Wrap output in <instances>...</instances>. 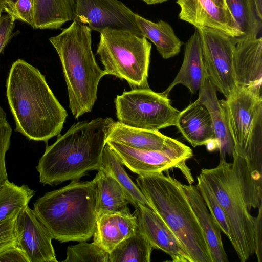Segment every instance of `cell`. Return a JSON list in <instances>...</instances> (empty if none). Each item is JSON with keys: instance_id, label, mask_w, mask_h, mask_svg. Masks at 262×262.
Returning <instances> with one entry per match:
<instances>
[{"instance_id": "6da1fadb", "label": "cell", "mask_w": 262, "mask_h": 262, "mask_svg": "<svg viewBox=\"0 0 262 262\" xmlns=\"http://www.w3.org/2000/svg\"><path fill=\"white\" fill-rule=\"evenodd\" d=\"M6 88L16 132L29 140L45 142L60 135L67 112L37 68L17 59L11 65Z\"/></svg>"}, {"instance_id": "7a4b0ae2", "label": "cell", "mask_w": 262, "mask_h": 262, "mask_svg": "<svg viewBox=\"0 0 262 262\" xmlns=\"http://www.w3.org/2000/svg\"><path fill=\"white\" fill-rule=\"evenodd\" d=\"M232 163L220 160L201 174L210 185L222 206L231 231V243L240 260L245 262L255 253V217L252 208L262 205V187L253 179L246 159L235 150Z\"/></svg>"}, {"instance_id": "3957f363", "label": "cell", "mask_w": 262, "mask_h": 262, "mask_svg": "<svg viewBox=\"0 0 262 262\" xmlns=\"http://www.w3.org/2000/svg\"><path fill=\"white\" fill-rule=\"evenodd\" d=\"M114 121L98 117L73 124L52 145H47L36 169L43 185L78 180L98 170L102 151Z\"/></svg>"}, {"instance_id": "277c9868", "label": "cell", "mask_w": 262, "mask_h": 262, "mask_svg": "<svg viewBox=\"0 0 262 262\" xmlns=\"http://www.w3.org/2000/svg\"><path fill=\"white\" fill-rule=\"evenodd\" d=\"M96 182L73 180L34 203L37 219L60 243L82 242L93 235L97 220Z\"/></svg>"}, {"instance_id": "5b68a950", "label": "cell", "mask_w": 262, "mask_h": 262, "mask_svg": "<svg viewBox=\"0 0 262 262\" xmlns=\"http://www.w3.org/2000/svg\"><path fill=\"white\" fill-rule=\"evenodd\" d=\"M91 32L86 25L73 20L60 34L49 38L61 63L69 108L75 119L92 111L99 82L107 75L95 60Z\"/></svg>"}, {"instance_id": "8992f818", "label": "cell", "mask_w": 262, "mask_h": 262, "mask_svg": "<svg viewBox=\"0 0 262 262\" xmlns=\"http://www.w3.org/2000/svg\"><path fill=\"white\" fill-rule=\"evenodd\" d=\"M137 185L156 212L170 228L192 262H212L198 220L181 186L169 173L139 176Z\"/></svg>"}, {"instance_id": "52a82bcc", "label": "cell", "mask_w": 262, "mask_h": 262, "mask_svg": "<svg viewBox=\"0 0 262 262\" xmlns=\"http://www.w3.org/2000/svg\"><path fill=\"white\" fill-rule=\"evenodd\" d=\"M234 150L246 160L252 177L262 185V96L237 87L220 100Z\"/></svg>"}, {"instance_id": "ba28073f", "label": "cell", "mask_w": 262, "mask_h": 262, "mask_svg": "<svg viewBox=\"0 0 262 262\" xmlns=\"http://www.w3.org/2000/svg\"><path fill=\"white\" fill-rule=\"evenodd\" d=\"M97 54L107 75L126 80L134 88H149L151 44L132 32L106 29L100 32Z\"/></svg>"}, {"instance_id": "9c48e42d", "label": "cell", "mask_w": 262, "mask_h": 262, "mask_svg": "<svg viewBox=\"0 0 262 262\" xmlns=\"http://www.w3.org/2000/svg\"><path fill=\"white\" fill-rule=\"evenodd\" d=\"M114 102L121 123L152 131L175 126L180 113L171 105L168 96L149 88L124 91L117 95Z\"/></svg>"}, {"instance_id": "30bf717a", "label": "cell", "mask_w": 262, "mask_h": 262, "mask_svg": "<svg viewBox=\"0 0 262 262\" xmlns=\"http://www.w3.org/2000/svg\"><path fill=\"white\" fill-rule=\"evenodd\" d=\"M196 29L208 79L227 98L237 88L233 67L234 38L214 29L199 27Z\"/></svg>"}, {"instance_id": "8fae6325", "label": "cell", "mask_w": 262, "mask_h": 262, "mask_svg": "<svg viewBox=\"0 0 262 262\" xmlns=\"http://www.w3.org/2000/svg\"><path fill=\"white\" fill-rule=\"evenodd\" d=\"M124 165L139 176L163 172L175 168L180 169L191 184L194 179L186 161L193 156L191 149L183 148L167 150L136 148L120 143L106 141Z\"/></svg>"}, {"instance_id": "7c38bea8", "label": "cell", "mask_w": 262, "mask_h": 262, "mask_svg": "<svg viewBox=\"0 0 262 262\" xmlns=\"http://www.w3.org/2000/svg\"><path fill=\"white\" fill-rule=\"evenodd\" d=\"M75 4L74 20L91 31L122 30L143 36L136 24V14L119 0H75Z\"/></svg>"}, {"instance_id": "4fadbf2b", "label": "cell", "mask_w": 262, "mask_h": 262, "mask_svg": "<svg viewBox=\"0 0 262 262\" xmlns=\"http://www.w3.org/2000/svg\"><path fill=\"white\" fill-rule=\"evenodd\" d=\"M17 246L30 262H57L49 230L29 206L20 211L16 221Z\"/></svg>"}, {"instance_id": "5bb4252c", "label": "cell", "mask_w": 262, "mask_h": 262, "mask_svg": "<svg viewBox=\"0 0 262 262\" xmlns=\"http://www.w3.org/2000/svg\"><path fill=\"white\" fill-rule=\"evenodd\" d=\"M180 7L179 18L196 28L217 30L234 38L242 37L228 8L219 6L212 0H177Z\"/></svg>"}, {"instance_id": "9a60e30c", "label": "cell", "mask_w": 262, "mask_h": 262, "mask_svg": "<svg viewBox=\"0 0 262 262\" xmlns=\"http://www.w3.org/2000/svg\"><path fill=\"white\" fill-rule=\"evenodd\" d=\"M135 208L138 228L153 248L165 252L173 262H192L177 237L156 212L141 204Z\"/></svg>"}, {"instance_id": "2e32d148", "label": "cell", "mask_w": 262, "mask_h": 262, "mask_svg": "<svg viewBox=\"0 0 262 262\" xmlns=\"http://www.w3.org/2000/svg\"><path fill=\"white\" fill-rule=\"evenodd\" d=\"M233 67L237 87L262 96L261 37L234 38Z\"/></svg>"}, {"instance_id": "e0dca14e", "label": "cell", "mask_w": 262, "mask_h": 262, "mask_svg": "<svg viewBox=\"0 0 262 262\" xmlns=\"http://www.w3.org/2000/svg\"><path fill=\"white\" fill-rule=\"evenodd\" d=\"M137 228L136 217L128 207L119 211L101 213L97 214L93 240L109 253Z\"/></svg>"}, {"instance_id": "ac0fdd59", "label": "cell", "mask_w": 262, "mask_h": 262, "mask_svg": "<svg viewBox=\"0 0 262 262\" xmlns=\"http://www.w3.org/2000/svg\"><path fill=\"white\" fill-rule=\"evenodd\" d=\"M180 185L202 229L212 262H228L220 227L208 210L196 186L192 184L185 185L181 183Z\"/></svg>"}, {"instance_id": "d6986e66", "label": "cell", "mask_w": 262, "mask_h": 262, "mask_svg": "<svg viewBox=\"0 0 262 262\" xmlns=\"http://www.w3.org/2000/svg\"><path fill=\"white\" fill-rule=\"evenodd\" d=\"M106 141H112L132 147L151 150H167L183 148L187 145L167 137L159 131H152L128 126L119 121L115 122Z\"/></svg>"}, {"instance_id": "ffe728a7", "label": "cell", "mask_w": 262, "mask_h": 262, "mask_svg": "<svg viewBox=\"0 0 262 262\" xmlns=\"http://www.w3.org/2000/svg\"><path fill=\"white\" fill-rule=\"evenodd\" d=\"M207 79L208 73L203 57L199 34L196 29L186 43L183 61L178 73L162 93L168 96L174 86L181 84L191 94H195Z\"/></svg>"}, {"instance_id": "44dd1931", "label": "cell", "mask_w": 262, "mask_h": 262, "mask_svg": "<svg viewBox=\"0 0 262 262\" xmlns=\"http://www.w3.org/2000/svg\"><path fill=\"white\" fill-rule=\"evenodd\" d=\"M175 126L193 147L215 141L211 116L197 100L180 112Z\"/></svg>"}, {"instance_id": "7402d4cb", "label": "cell", "mask_w": 262, "mask_h": 262, "mask_svg": "<svg viewBox=\"0 0 262 262\" xmlns=\"http://www.w3.org/2000/svg\"><path fill=\"white\" fill-rule=\"evenodd\" d=\"M197 100L206 107L211 116L220 160H226L227 156L232 157L234 152L233 142L224 110L217 97L216 89L209 79L199 90Z\"/></svg>"}, {"instance_id": "603a6c76", "label": "cell", "mask_w": 262, "mask_h": 262, "mask_svg": "<svg viewBox=\"0 0 262 262\" xmlns=\"http://www.w3.org/2000/svg\"><path fill=\"white\" fill-rule=\"evenodd\" d=\"M31 1L33 28L57 29L66 22L74 19L75 0Z\"/></svg>"}, {"instance_id": "cb8c5ba5", "label": "cell", "mask_w": 262, "mask_h": 262, "mask_svg": "<svg viewBox=\"0 0 262 262\" xmlns=\"http://www.w3.org/2000/svg\"><path fill=\"white\" fill-rule=\"evenodd\" d=\"M135 19L142 35L154 43L162 58L168 59L180 52L183 42L168 23L162 20L154 23L137 14Z\"/></svg>"}, {"instance_id": "d4e9b609", "label": "cell", "mask_w": 262, "mask_h": 262, "mask_svg": "<svg viewBox=\"0 0 262 262\" xmlns=\"http://www.w3.org/2000/svg\"><path fill=\"white\" fill-rule=\"evenodd\" d=\"M124 165L118 157L106 142L100 163V169L108 173L118 183L124 191L129 202L135 208L137 204L151 207L138 186L135 184L126 172Z\"/></svg>"}, {"instance_id": "484cf974", "label": "cell", "mask_w": 262, "mask_h": 262, "mask_svg": "<svg viewBox=\"0 0 262 262\" xmlns=\"http://www.w3.org/2000/svg\"><path fill=\"white\" fill-rule=\"evenodd\" d=\"M96 182V212H116L128 208L129 202L121 186L105 170L100 169L95 177Z\"/></svg>"}, {"instance_id": "4316f807", "label": "cell", "mask_w": 262, "mask_h": 262, "mask_svg": "<svg viewBox=\"0 0 262 262\" xmlns=\"http://www.w3.org/2000/svg\"><path fill=\"white\" fill-rule=\"evenodd\" d=\"M153 247L138 228L109 253V262H150Z\"/></svg>"}, {"instance_id": "83f0119b", "label": "cell", "mask_w": 262, "mask_h": 262, "mask_svg": "<svg viewBox=\"0 0 262 262\" xmlns=\"http://www.w3.org/2000/svg\"><path fill=\"white\" fill-rule=\"evenodd\" d=\"M236 26L242 33L240 38L256 37L261 31V20L254 0H225Z\"/></svg>"}, {"instance_id": "f1b7e54d", "label": "cell", "mask_w": 262, "mask_h": 262, "mask_svg": "<svg viewBox=\"0 0 262 262\" xmlns=\"http://www.w3.org/2000/svg\"><path fill=\"white\" fill-rule=\"evenodd\" d=\"M35 191L6 180L0 186V222L28 206Z\"/></svg>"}, {"instance_id": "f546056e", "label": "cell", "mask_w": 262, "mask_h": 262, "mask_svg": "<svg viewBox=\"0 0 262 262\" xmlns=\"http://www.w3.org/2000/svg\"><path fill=\"white\" fill-rule=\"evenodd\" d=\"M196 187L208 210L218 223L221 230L231 241V231L227 216L210 185L200 173L197 177Z\"/></svg>"}, {"instance_id": "4dcf8cb0", "label": "cell", "mask_w": 262, "mask_h": 262, "mask_svg": "<svg viewBox=\"0 0 262 262\" xmlns=\"http://www.w3.org/2000/svg\"><path fill=\"white\" fill-rule=\"evenodd\" d=\"M109 253L98 244L80 242L67 248V262H109Z\"/></svg>"}, {"instance_id": "1f68e13d", "label": "cell", "mask_w": 262, "mask_h": 262, "mask_svg": "<svg viewBox=\"0 0 262 262\" xmlns=\"http://www.w3.org/2000/svg\"><path fill=\"white\" fill-rule=\"evenodd\" d=\"M3 11L15 20H20L32 26L33 12L31 0H4Z\"/></svg>"}, {"instance_id": "d6a6232c", "label": "cell", "mask_w": 262, "mask_h": 262, "mask_svg": "<svg viewBox=\"0 0 262 262\" xmlns=\"http://www.w3.org/2000/svg\"><path fill=\"white\" fill-rule=\"evenodd\" d=\"M12 128L7 119L0 121V186L8 179L5 156L10 145Z\"/></svg>"}, {"instance_id": "836d02e7", "label": "cell", "mask_w": 262, "mask_h": 262, "mask_svg": "<svg viewBox=\"0 0 262 262\" xmlns=\"http://www.w3.org/2000/svg\"><path fill=\"white\" fill-rule=\"evenodd\" d=\"M21 210L15 212L0 222V252L11 247L17 245L15 224Z\"/></svg>"}, {"instance_id": "e575fe53", "label": "cell", "mask_w": 262, "mask_h": 262, "mask_svg": "<svg viewBox=\"0 0 262 262\" xmlns=\"http://www.w3.org/2000/svg\"><path fill=\"white\" fill-rule=\"evenodd\" d=\"M15 20L9 15L0 17V54L12 37Z\"/></svg>"}, {"instance_id": "d590c367", "label": "cell", "mask_w": 262, "mask_h": 262, "mask_svg": "<svg viewBox=\"0 0 262 262\" xmlns=\"http://www.w3.org/2000/svg\"><path fill=\"white\" fill-rule=\"evenodd\" d=\"M30 262L25 252L17 245L0 252V262Z\"/></svg>"}, {"instance_id": "8d00e7d4", "label": "cell", "mask_w": 262, "mask_h": 262, "mask_svg": "<svg viewBox=\"0 0 262 262\" xmlns=\"http://www.w3.org/2000/svg\"><path fill=\"white\" fill-rule=\"evenodd\" d=\"M255 233L256 255L258 262L262 260V205L258 208L257 216L255 217Z\"/></svg>"}, {"instance_id": "74e56055", "label": "cell", "mask_w": 262, "mask_h": 262, "mask_svg": "<svg viewBox=\"0 0 262 262\" xmlns=\"http://www.w3.org/2000/svg\"><path fill=\"white\" fill-rule=\"evenodd\" d=\"M258 15L262 19V0H254Z\"/></svg>"}, {"instance_id": "f35d334b", "label": "cell", "mask_w": 262, "mask_h": 262, "mask_svg": "<svg viewBox=\"0 0 262 262\" xmlns=\"http://www.w3.org/2000/svg\"><path fill=\"white\" fill-rule=\"evenodd\" d=\"M215 4L220 7L227 8L225 0H212Z\"/></svg>"}, {"instance_id": "ab89813d", "label": "cell", "mask_w": 262, "mask_h": 262, "mask_svg": "<svg viewBox=\"0 0 262 262\" xmlns=\"http://www.w3.org/2000/svg\"><path fill=\"white\" fill-rule=\"evenodd\" d=\"M144 2H145L146 4L149 5L151 4H156L159 3H161L167 1L168 0H142Z\"/></svg>"}, {"instance_id": "60d3db41", "label": "cell", "mask_w": 262, "mask_h": 262, "mask_svg": "<svg viewBox=\"0 0 262 262\" xmlns=\"http://www.w3.org/2000/svg\"><path fill=\"white\" fill-rule=\"evenodd\" d=\"M6 119V113L0 105V121Z\"/></svg>"}, {"instance_id": "b9f144b4", "label": "cell", "mask_w": 262, "mask_h": 262, "mask_svg": "<svg viewBox=\"0 0 262 262\" xmlns=\"http://www.w3.org/2000/svg\"><path fill=\"white\" fill-rule=\"evenodd\" d=\"M3 2L4 0H0V17L2 16V13L3 11Z\"/></svg>"}]
</instances>
